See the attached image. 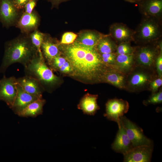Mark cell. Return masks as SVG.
<instances>
[{"instance_id":"obj_1","label":"cell","mask_w":162,"mask_h":162,"mask_svg":"<svg viewBox=\"0 0 162 162\" xmlns=\"http://www.w3.org/2000/svg\"><path fill=\"white\" fill-rule=\"evenodd\" d=\"M62 49L72 69L78 75L91 79L103 73L104 63L95 46L87 47L75 41Z\"/></svg>"},{"instance_id":"obj_2","label":"cell","mask_w":162,"mask_h":162,"mask_svg":"<svg viewBox=\"0 0 162 162\" xmlns=\"http://www.w3.org/2000/svg\"><path fill=\"white\" fill-rule=\"evenodd\" d=\"M38 52L30 38L20 37L6 43L0 72L4 73L10 65L15 63L25 67Z\"/></svg>"},{"instance_id":"obj_3","label":"cell","mask_w":162,"mask_h":162,"mask_svg":"<svg viewBox=\"0 0 162 162\" xmlns=\"http://www.w3.org/2000/svg\"><path fill=\"white\" fill-rule=\"evenodd\" d=\"M24 67L26 75L36 79L42 86L53 85L58 81V77L46 65L42 54L38 52Z\"/></svg>"},{"instance_id":"obj_4","label":"cell","mask_w":162,"mask_h":162,"mask_svg":"<svg viewBox=\"0 0 162 162\" xmlns=\"http://www.w3.org/2000/svg\"><path fill=\"white\" fill-rule=\"evenodd\" d=\"M158 19L146 16L134 32L133 38L135 37L138 40L146 43L159 39L161 35V30Z\"/></svg>"},{"instance_id":"obj_5","label":"cell","mask_w":162,"mask_h":162,"mask_svg":"<svg viewBox=\"0 0 162 162\" xmlns=\"http://www.w3.org/2000/svg\"><path fill=\"white\" fill-rule=\"evenodd\" d=\"M120 122L133 147L143 145H152V140L145 135L142 130L125 116H123L121 117Z\"/></svg>"},{"instance_id":"obj_6","label":"cell","mask_w":162,"mask_h":162,"mask_svg":"<svg viewBox=\"0 0 162 162\" xmlns=\"http://www.w3.org/2000/svg\"><path fill=\"white\" fill-rule=\"evenodd\" d=\"M129 107L126 101L117 99L110 100L106 104V113L104 116L108 119L116 122L119 127L120 118L127 113Z\"/></svg>"},{"instance_id":"obj_7","label":"cell","mask_w":162,"mask_h":162,"mask_svg":"<svg viewBox=\"0 0 162 162\" xmlns=\"http://www.w3.org/2000/svg\"><path fill=\"white\" fill-rule=\"evenodd\" d=\"M17 84L16 79L14 76H4L0 80V100L5 102L10 108L17 94Z\"/></svg>"},{"instance_id":"obj_8","label":"cell","mask_w":162,"mask_h":162,"mask_svg":"<svg viewBox=\"0 0 162 162\" xmlns=\"http://www.w3.org/2000/svg\"><path fill=\"white\" fill-rule=\"evenodd\" d=\"M152 145H143L132 147L123 154L125 162H149L151 161Z\"/></svg>"},{"instance_id":"obj_9","label":"cell","mask_w":162,"mask_h":162,"mask_svg":"<svg viewBox=\"0 0 162 162\" xmlns=\"http://www.w3.org/2000/svg\"><path fill=\"white\" fill-rule=\"evenodd\" d=\"M18 16L13 0H0V21L3 26L8 27L13 25Z\"/></svg>"},{"instance_id":"obj_10","label":"cell","mask_w":162,"mask_h":162,"mask_svg":"<svg viewBox=\"0 0 162 162\" xmlns=\"http://www.w3.org/2000/svg\"><path fill=\"white\" fill-rule=\"evenodd\" d=\"M17 83L26 92L38 98H42L43 88L36 79L25 76L16 79Z\"/></svg>"},{"instance_id":"obj_11","label":"cell","mask_w":162,"mask_h":162,"mask_svg":"<svg viewBox=\"0 0 162 162\" xmlns=\"http://www.w3.org/2000/svg\"><path fill=\"white\" fill-rule=\"evenodd\" d=\"M17 94L11 109L17 115L28 105L38 98L26 92L17 83Z\"/></svg>"},{"instance_id":"obj_12","label":"cell","mask_w":162,"mask_h":162,"mask_svg":"<svg viewBox=\"0 0 162 162\" xmlns=\"http://www.w3.org/2000/svg\"><path fill=\"white\" fill-rule=\"evenodd\" d=\"M118 128L112 147L115 152L124 154L133 147L121 122Z\"/></svg>"},{"instance_id":"obj_13","label":"cell","mask_w":162,"mask_h":162,"mask_svg":"<svg viewBox=\"0 0 162 162\" xmlns=\"http://www.w3.org/2000/svg\"><path fill=\"white\" fill-rule=\"evenodd\" d=\"M134 33L132 30L122 23L114 24L111 26L110 29V35L112 39L120 43L133 39Z\"/></svg>"},{"instance_id":"obj_14","label":"cell","mask_w":162,"mask_h":162,"mask_svg":"<svg viewBox=\"0 0 162 162\" xmlns=\"http://www.w3.org/2000/svg\"><path fill=\"white\" fill-rule=\"evenodd\" d=\"M40 22V18L34 12L31 14L24 13L17 23V26L24 33H28L36 30Z\"/></svg>"},{"instance_id":"obj_15","label":"cell","mask_w":162,"mask_h":162,"mask_svg":"<svg viewBox=\"0 0 162 162\" xmlns=\"http://www.w3.org/2000/svg\"><path fill=\"white\" fill-rule=\"evenodd\" d=\"M139 3L142 13L146 16L158 18L162 13V0H144Z\"/></svg>"},{"instance_id":"obj_16","label":"cell","mask_w":162,"mask_h":162,"mask_svg":"<svg viewBox=\"0 0 162 162\" xmlns=\"http://www.w3.org/2000/svg\"><path fill=\"white\" fill-rule=\"evenodd\" d=\"M43 57L50 63L55 57L59 56L60 51L58 44L50 38L45 36L41 46Z\"/></svg>"},{"instance_id":"obj_17","label":"cell","mask_w":162,"mask_h":162,"mask_svg":"<svg viewBox=\"0 0 162 162\" xmlns=\"http://www.w3.org/2000/svg\"><path fill=\"white\" fill-rule=\"evenodd\" d=\"M103 35L95 31H83L77 35L75 41L86 46L94 47L95 46Z\"/></svg>"},{"instance_id":"obj_18","label":"cell","mask_w":162,"mask_h":162,"mask_svg":"<svg viewBox=\"0 0 162 162\" xmlns=\"http://www.w3.org/2000/svg\"><path fill=\"white\" fill-rule=\"evenodd\" d=\"M157 54L156 50L154 48L144 46L139 49L136 54V59L140 64L150 66L154 62Z\"/></svg>"},{"instance_id":"obj_19","label":"cell","mask_w":162,"mask_h":162,"mask_svg":"<svg viewBox=\"0 0 162 162\" xmlns=\"http://www.w3.org/2000/svg\"><path fill=\"white\" fill-rule=\"evenodd\" d=\"M97 98L96 95H86L81 100L78 108L81 110L85 114L94 115L99 109L97 103Z\"/></svg>"},{"instance_id":"obj_20","label":"cell","mask_w":162,"mask_h":162,"mask_svg":"<svg viewBox=\"0 0 162 162\" xmlns=\"http://www.w3.org/2000/svg\"><path fill=\"white\" fill-rule=\"evenodd\" d=\"M45 102V100L42 98H38L28 105L18 116L21 117H36L41 115Z\"/></svg>"},{"instance_id":"obj_21","label":"cell","mask_w":162,"mask_h":162,"mask_svg":"<svg viewBox=\"0 0 162 162\" xmlns=\"http://www.w3.org/2000/svg\"><path fill=\"white\" fill-rule=\"evenodd\" d=\"M109 35H103L95 46L100 54L114 52L117 46ZM115 53V52H114Z\"/></svg>"},{"instance_id":"obj_22","label":"cell","mask_w":162,"mask_h":162,"mask_svg":"<svg viewBox=\"0 0 162 162\" xmlns=\"http://www.w3.org/2000/svg\"><path fill=\"white\" fill-rule=\"evenodd\" d=\"M134 58V55L133 53L116 55L115 64L120 70H127L131 67Z\"/></svg>"},{"instance_id":"obj_23","label":"cell","mask_w":162,"mask_h":162,"mask_svg":"<svg viewBox=\"0 0 162 162\" xmlns=\"http://www.w3.org/2000/svg\"><path fill=\"white\" fill-rule=\"evenodd\" d=\"M104 78L106 82L118 88H122L124 86L125 77L119 72L110 71L106 73Z\"/></svg>"},{"instance_id":"obj_24","label":"cell","mask_w":162,"mask_h":162,"mask_svg":"<svg viewBox=\"0 0 162 162\" xmlns=\"http://www.w3.org/2000/svg\"><path fill=\"white\" fill-rule=\"evenodd\" d=\"M149 81L148 76L143 72H137L131 77L130 83L134 87H141L146 84Z\"/></svg>"},{"instance_id":"obj_25","label":"cell","mask_w":162,"mask_h":162,"mask_svg":"<svg viewBox=\"0 0 162 162\" xmlns=\"http://www.w3.org/2000/svg\"><path fill=\"white\" fill-rule=\"evenodd\" d=\"M45 36L44 34L36 30L31 34L29 37L32 44L41 54H42L41 46Z\"/></svg>"},{"instance_id":"obj_26","label":"cell","mask_w":162,"mask_h":162,"mask_svg":"<svg viewBox=\"0 0 162 162\" xmlns=\"http://www.w3.org/2000/svg\"><path fill=\"white\" fill-rule=\"evenodd\" d=\"M134 50L129 42L120 43L117 46L116 53V55H124L133 54Z\"/></svg>"},{"instance_id":"obj_27","label":"cell","mask_w":162,"mask_h":162,"mask_svg":"<svg viewBox=\"0 0 162 162\" xmlns=\"http://www.w3.org/2000/svg\"><path fill=\"white\" fill-rule=\"evenodd\" d=\"M77 36V35L73 32H66L62 35L60 44L62 45L72 44L75 41Z\"/></svg>"},{"instance_id":"obj_28","label":"cell","mask_w":162,"mask_h":162,"mask_svg":"<svg viewBox=\"0 0 162 162\" xmlns=\"http://www.w3.org/2000/svg\"><path fill=\"white\" fill-rule=\"evenodd\" d=\"M102 60L104 63L115 64L116 54V53L112 52L100 54Z\"/></svg>"},{"instance_id":"obj_29","label":"cell","mask_w":162,"mask_h":162,"mask_svg":"<svg viewBox=\"0 0 162 162\" xmlns=\"http://www.w3.org/2000/svg\"><path fill=\"white\" fill-rule=\"evenodd\" d=\"M66 61L64 58L58 56L54 58L49 63L53 68L57 69H58Z\"/></svg>"},{"instance_id":"obj_30","label":"cell","mask_w":162,"mask_h":162,"mask_svg":"<svg viewBox=\"0 0 162 162\" xmlns=\"http://www.w3.org/2000/svg\"><path fill=\"white\" fill-rule=\"evenodd\" d=\"M162 102V92L160 91L159 92L153 94L149 99L146 101L147 104H157L160 103Z\"/></svg>"},{"instance_id":"obj_31","label":"cell","mask_w":162,"mask_h":162,"mask_svg":"<svg viewBox=\"0 0 162 162\" xmlns=\"http://www.w3.org/2000/svg\"><path fill=\"white\" fill-rule=\"evenodd\" d=\"M160 52L156 58V64L157 69L159 77H161L162 75V51L161 42L160 44Z\"/></svg>"},{"instance_id":"obj_32","label":"cell","mask_w":162,"mask_h":162,"mask_svg":"<svg viewBox=\"0 0 162 162\" xmlns=\"http://www.w3.org/2000/svg\"><path fill=\"white\" fill-rule=\"evenodd\" d=\"M162 84V79L159 77L150 83V87L153 92L156 91Z\"/></svg>"},{"instance_id":"obj_33","label":"cell","mask_w":162,"mask_h":162,"mask_svg":"<svg viewBox=\"0 0 162 162\" xmlns=\"http://www.w3.org/2000/svg\"><path fill=\"white\" fill-rule=\"evenodd\" d=\"M36 4V0H30L25 5L24 7L25 12L31 14L33 11V9Z\"/></svg>"},{"instance_id":"obj_34","label":"cell","mask_w":162,"mask_h":162,"mask_svg":"<svg viewBox=\"0 0 162 162\" xmlns=\"http://www.w3.org/2000/svg\"><path fill=\"white\" fill-rule=\"evenodd\" d=\"M30 0H13L14 4L18 10L24 8L26 4Z\"/></svg>"},{"instance_id":"obj_35","label":"cell","mask_w":162,"mask_h":162,"mask_svg":"<svg viewBox=\"0 0 162 162\" xmlns=\"http://www.w3.org/2000/svg\"><path fill=\"white\" fill-rule=\"evenodd\" d=\"M72 69L70 64L67 61L58 69L60 71L63 73L69 72L71 71Z\"/></svg>"},{"instance_id":"obj_36","label":"cell","mask_w":162,"mask_h":162,"mask_svg":"<svg viewBox=\"0 0 162 162\" xmlns=\"http://www.w3.org/2000/svg\"><path fill=\"white\" fill-rule=\"evenodd\" d=\"M51 2L52 4V6H57L62 2L66 1L69 0H49Z\"/></svg>"},{"instance_id":"obj_37","label":"cell","mask_w":162,"mask_h":162,"mask_svg":"<svg viewBox=\"0 0 162 162\" xmlns=\"http://www.w3.org/2000/svg\"><path fill=\"white\" fill-rule=\"evenodd\" d=\"M125 1L132 3H139L144 0H124Z\"/></svg>"}]
</instances>
